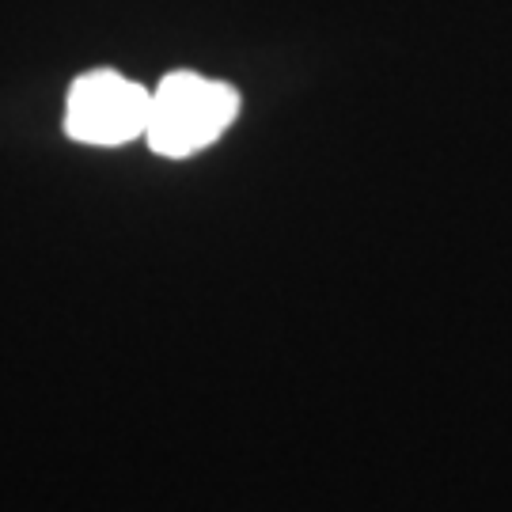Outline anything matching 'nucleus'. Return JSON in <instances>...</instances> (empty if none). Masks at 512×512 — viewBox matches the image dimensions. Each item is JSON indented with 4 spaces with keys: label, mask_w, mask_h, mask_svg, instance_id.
I'll list each match as a JSON object with an SVG mask.
<instances>
[{
    "label": "nucleus",
    "mask_w": 512,
    "mask_h": 512,
    "mask_svg": "<svg viewBox=\"0 0 512 512\" xmlns=\"http://www.w3.org/2000/svg\"><path fill=\"white\" fill-rule=\"evenodd\" d=\"M239 114V95L228 84L198 73H171L152 92L145 141L167 160H183L213 145Z\"/></svg>",
    "instance_id": "f257e3e1"
},
{
    "label": "nucleus",
    "mask_w": 512,
    "mask_h": 512,
    "mask_svg": "<svg viewBox=\"0 0 512 512\" xmlns=\"http://www.w3.org/2000/svg\"><path fill=\"white\" fill-rule=\"evenodd\" d=\"M148 114L152 92L110 69H99L76 80L65 110V129L84 145H126L133 137H145Z\"/></svg>",
    "instance_id": "f03ea898"
}]
</instances>
